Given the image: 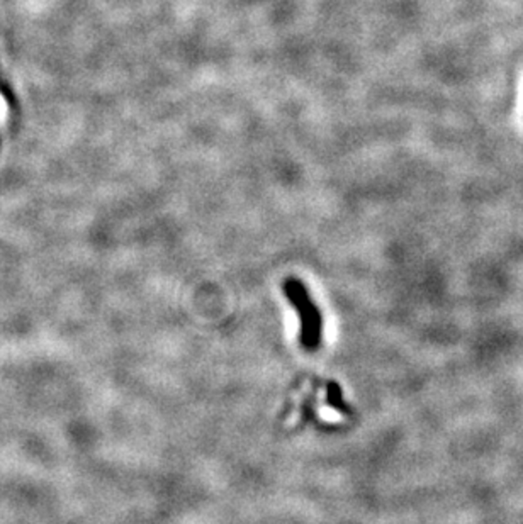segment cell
I'll use <instances>...</instances> for the list:
<instances>
[{"label": "cell", "mask_w": 523, "mask_h": 524, "mask_svg": "<svg viewBox=\"0 0 523 524\" xmlns=\"http://www.w3.org/2000/svg\"><path fill=\"white\" fill-rule=\"evenodd\" d=\"M283 289L285 297L296 309L299 321H301V331H299V341L306 349H316L321 343V329H323V321L321 314L313 302L310 292L306 290L303 282L298 279H285L283 282Z\"/></svg>", "instance_id": "1"}, {"label": "cell", "mask_w": 523, "mask_h": 524, "mask_svg": "<svg viewBox=\"0 0 523 524\" xmlns=\"http://www.w3.org/2000/svg\"><path fill=\"white\" fill-rule=\"evenodd\" d=\"M328 402H330V404H332L333 407H337L338 411H347L345 402H343V397H342V391H340V387H338L337 384H330Z\"/></svg>", "instance_id": "2"}]
</instances>
